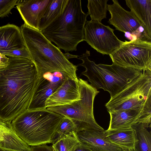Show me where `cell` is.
Masks as SVG:
<instances>
[{"instance_id": "26", "label": "cell", "mask_w": 151, "mask_h": 151, "mask_svg": "<svg viewBox=\"0 0 151 151\" xmlns=\"http://www.w3.org/2000/svg\"><path fill=\"white\" fill-rule=\"evenodd\" d=\"M0 53L8 57H22L32 59L30 54L25 47L22 49L10 51H1Z\"/></svg>"}, {"instance_id": "29", "label": "cell", "mask_w": 151, "mask_h": 151, "mask_svg": "<svg viewBox=\"0 0 151 151\" xmlns=\"http://www.w3.org/2000/svg\"><path fill=\"white\" fill-rule=\"evenodd\" d=\"M8 58L0 53V68L6 66L8 64Z\"/></svg>"}, {"instance_id": "22", "label": "cell", "mask_w": 151, "mask_h": 151, "mask_svg": "<svg viewBox=\"0 0 151 151\" xmlns=\"http://www.w3.org/2000/svg\"><path fill=\"white\" fill-rule=\"evenodd\" d=\"M81 123L64 116L51 139L52 145L66 135L75 132Z\"/></svg>"}, {"instance_id": "14", "label": "cell", "mask_w": 151, "mask_h": 151, "mask_svg": "<svg viewBox=\"0 0 151 151\" xmlns=\"http://www.w3.org/2000/svg\"><path fill=\"white\" fill-rule=\"evenodd\" d=\"M51 0H18L16 7L24 21V24L40 31L41 19Z\"/></svg>"}, {"instance_id": "23", "label": "cell", "mask_w": 151, "mask_h": 151, "mask_svg": "<svg viewBox=\"0 0 151 151\" xmlns=\"http://www.w3.org/2000/svg\"><path fill=\"white\" fill-rule=\"evenodd\" d=\"M108 0H88V13L90 16L91 20L101 23L103 19L106 18Z\"/></svg>"}, {"instance_id": "32", "label": "cell", "mask_w": 151, "mask_h": 151, "mask_svg": "<svg viewBox=\"0 0 151 151\" xmlns=\"http://www.w3.org/2000/svg\"><path fill=\"white\" fill-rule=\"evenodd\" d=\"M123 151H134V150L131 149H124Z\"/></svg>"}, {"instance_id": "2", "label": "cell", "mask_w": 151, "mask_h": 151, "mask_svg": "<svg viewBox=\"0 0 151 151\" xmlns=\"http://www.w3.org/2000/svg\"><path fill=\"white\" fill-rule=\"evenodd\" d=\"M25 46L41 75L59 72L77 81V65L68 60L60 49L53 45L40 31L25 24L20 27Z\"/></svg>"}, {"instance_id": "30", "label": "cell", "mask_w": 151, "mask_h": 151, "mask_svg": "<svg viewBox=\"0 0 151 151\" xmlns=\"http://www.w3.org/2000/svg\"><path fill=\"white\" fill-rule=\"evenodd\" d=\"M64 55L65 56V57L68 60L71 58H78V57L79 56L78 55H71L68 52H67L65 53L64 54Z\"/></svg>"}, {"instance_id": "25", "label": "cell", "mask_w": 151, "mask_h": 151, "mask_svg": "<svg viewBox=\"0 0 151 151\" xmlns=\"http://www.w3.org/2000/svg\"><path fill=\"white\" fill-rule=\"evenodd\" d=\"M18 0H0V17H4L11 13V10L17 5Z\"/></svg>"}, {"instance_id": "7", "label": "cell", "mask_w": 151, "mask_h": 151, "mask_svg": "<svg viewBox=\"0 0 151 151\" xmlns=\"http://www.w3.org/2000/svg\"><path fill=\"white\" fill-rule=\"evenodd\" d=\"M80 99L70 104L51 106L46 109L81 123L89 124L96 130L104 129L96 122L93 114L95 98L99 92L88 82L78 78Z\"/></svg>"}, {"instance_id": "18", "label": "cell", "mask_w": 151, "mask_h": 151, "mask_svg": "<svg viewBox=\"0 0 151 151\" xmlns=\"http://www.w3.org/2000/svg\"><path fill=\"white\" fill-rule=\"evenodd\" d=\"M0 148L17 151H31L30 146L18 136L11 122L0 120Z\"/></svg>"}, {"instance_id": "19", "label": "cell", "mask_w": 151, "mask_h": 151, "mask_svg": "<svg viewBox=\"0 0 151 151\" xmlns=\"http://www.w3.org/2000/svg\"><path fill=\"white\" fill-rule=\"evenodd\" d=\"M105 137L123 150H134L136 142L134 130L131 127L104 130Z\"/></svg>"}, {"instance_id": "10", "label": "cell", "mask_w": 151, "mask_h": 151, "mask_svg": "<svg viewBox=\"0 0 151 151\" xmlns=\"http://www.w3.org/2000/svg\"><path fill=\"white\" fill-rule=\"evenodd\" d=\"M109 113L110 120L108 130L129 128L137 123H142L147 128L150 127L151 95L140 107Z\"/></svg>"}, {"instance_id": "1", "label": "cell", "mask_w": 151, "mask_h": 151, "mask_svg": "<svg viewBox=\"0 0 151 151\" xmlns=\"http://www.w3.org/2000/svg\"><path fill=\"white\" fill-rule=\"evenodd\" d=\"M8 58L0 68V120L11 122L27 110L42 75L32 59Z\"/></svg>"}, {"instance_id": "11", "label": "cell", "mask_w": 151, "mask_h": 151, "mask_svg": "<svg viewBox=\"0 0 151 151\" xmlns=\"http://www.w3.org/2000/svg\"><path fill=\"white\" fill-rule=\"evenodd\" d=\"M112 1L113 4L108 5V10L111 15L108 22L116 30L129 33L135 36L136 39L149 41L145 36L141 24L133 13L124 9L117 0Z\"/></svg>"}, {"instance_id": "24", "label": "cell", "mask_w": 151, "mask_h": 151, "mask_svg": "<svg viewBox=\"0 0 151 151\" xmlns=\"http://www.w3.org/2000/svg\"><path fill=\"white\" fill-rule=\"evenodd\" d=\"M79 142L74 132L63 137L52 145L55 151H72Z\"/></svg>"}, {"instance_id": "16", "label": "cell", "mask_w": 151, "mask_h": 151, "mask_svg": "<svg viewBox=\"0 0 151 151\" xmlns=\"http://www.w3.org/2000/svg\"><path fill=\"white\" fill-rule=\"evenodd\" d=\"M130 8L142 25L145 36L151 41V0H125Z\"/></svg>"}, {"instance_id": "5", "label": "cell", "mask_w": 151, "mask_h": 151, "mask_svg": "<svg viewBox=\"0 0 151 151\" xmlns=\"http://www.w3.org/2000/svg\"><path fill=\"white\" fill-rule=\"evenodd\" d=\"M90 51L86 50L78 59L86 70L82 75L86 76L91 85L97 90L101 88L109 92L112 97L122 90L129 83L139 76L142 71L113 63L111 65L96 64L88 59Z\"/></svg>"}, {"instance_id": "6", "label": "cell", "mask_w": 151, "mask_h": 151, "mask_svg": "<svg viewBox=\"0 0 151 151\" xmlns=\"http://www.w3.org/2000/svg\"><path fill=\"white\" fill-rule=\"evenodd\" d=\"M151 95V70H143L105 105L108 112L143 105Z\"/></svg>"}, {"instance_id": "3", "label": "cell", "mask_w": 151, "mask_h": 151, "mask_svg": "<svg viewBox=\"0 0 151 151\" xmlns=\"http://www.w3.org/2000/svg\"><path fill=\"white\" fill-rule=\"evenodd\" d=\"M88 15L83 11L81 0H68L62 14L41 32L65 52L77 50L84 41V28Z\"/></svg>"}, {"instance_id": "12", "label": "cell", "mask_w": 151, "mask_h": 151, "mask_svg": "<svg viewBox=\"0 0 151 151\" xmlns=\"http://www.w3.org/2000/svg\"><path fill=\"white\" fill-rule=\"evenodd\" d=\"M68 77L66 75L58 71L42 74L27 110L46 109L47 99L57 91Z\"/></svg>"}, {"instance_id": "13", "label": "cell", "mask_w": 151, "mask_h": 151, "mask_svg": "<svg viewBox=\"0 0 151 151\" xmlns=\"http://www.w3.org/2000/svg\"><path fill=\"white\" fill-rule=\"evenodd\" d=\"M104 131L96 130L91 126L80 124L75 133L80 143L94 151H123L122 149L106 139Z\"/></svg>"}, {"instance_id": "15", "label": "cell", "mask_w": 151, "mask_h": 151, "mask_svg": "<svg viewBox=\"0 0 151 151\" xmlns=\"http://www.w3.org/2000/svg\"><path fill=\"white\" fill-rule=\"evenodd\" d=\"M78 81L68 77L46 100L45 108L70 104L80 99Z\"/></svg>"}, {"instance_id": "28", "label": "cell", "mask_w": 151, "mask_h": 151, "mask_svg": "<svg viewBox=\"0 0 151 151\" xmlns=\"http://www.w3.org/2000/svg\"><path fill=\"white\" fill-rule=\"evenodd\" d=\"M72 151H94L90 147L79 142L74 147Z\"/></svg>"}, {"instance_id": "31", "label": "cell", "mask_w": 151, "mask_h": 151, "mask_svg": "<svg viewBox=\"0 0 151 151\" xmlns=\"http://www.w3.org/2000/svg\"><path fill=\"white\" fill-rule=\"evenodd\" d=\"M0 151H17L7 150L3 149L0 148Z\"/></svg>"}, {"instance_id": "8", "label": "cell", "mask_w": 151, "mask_h": 151, "mask_svg": "<svg viewBox=\"0 0 151 151\" xmlns=\"http://www.w3.org/2000/svg\"><path fill=\"white\" fill-rule=\"evenodd\" d=\"M113 63L142 71L151 70V41H125L109 55Z\"/></svg>"}, {"instance_id": "17", "label": "cell", "mask_w": 151, "mask_h": 151, "mask_svg": "<svg viewBox=\"0 0 151 151\" xmlns=\"http://www.w3.org/2000/svg\"><path fill=\"white\" fill-rule=\"evenodd\" d=\"M25 47L20 28L10 24L0 27V51L21 50Z\"/></svg>"}, {"instance_id": "27", "label": "cell", "mask_w": 151, "mask_h": 151, "mask_svg": "<svg viewBox=\"0 0 151 151\" xmlns=\"http://www.w3.org/2000/svg\"><path fill=\"white\" fill-rule=\"evenodd\" d=\"M31 151H55L52 145L49 146L46 144L31 146Z\"/></svg>"}, {"instance_id": "9", "label": "cell", "mask_w": 151, "mask_h": 151, "mask_svg": "<svg viewBox=\"0 0 151 151\" xmlns=\"http://www.w3.org/2000/svg\"><path fill=\"white\" fill-rule=\"evenodd\" d=\"M114 30L98 21H87L84 28V40L103 55H109L123 42L114 35Z\"/></svg>"}, {"instance_id": "21", "label": "cell", "mask_w": 151, "mask_h": 151, "mask_svg": "<svg viewBox=\"0 0 151 151\" xmlns=\"http://www.w3.org/2000/svg\"><path fill=\"white\" fill-rule=\"evenodd\" d=\"M131 127L134 130L136 142L134 151H151V134L142 123H137Z\"/></svg>"}, {"instance_id": "4", "label": "cell", "mask_w": 151, "mask_h": 151, "mask_svg": "<svg viewBox=\"0 0 151 151\" xmlns=\"http://www.w3.org/2000/svg\"><path fill=\"white\" fill-rule=\"evenodd\" d=\"M63 116L46 109L27 110L11 123L17 135L29 146L51 143Z\"/></svg>"}, {"instance_id": "20", "label": "cell", "mask_w": 151, "mask_h": 151, "mask_svg": "<svg viewBox=\"0 0 151 151\" xmlns=\"http://www.w3.org/2000/svg\"><path fill=\"white\" fill-rule=\"evenodd\" d=\"M68 0H51L43 17L39 25L40 31L47 27L63 12Z\"/></svg>"}]
</instances>
